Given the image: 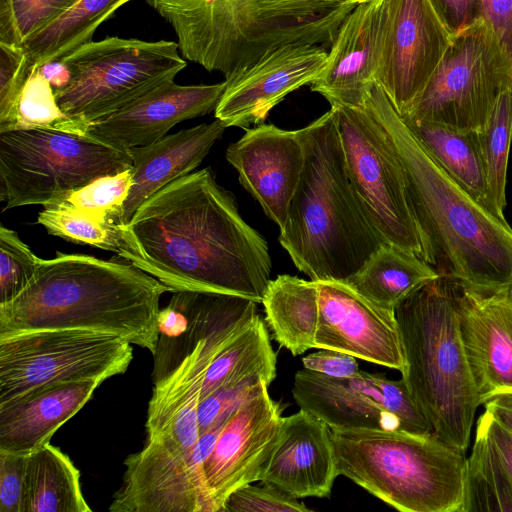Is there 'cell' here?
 Instances as JSON below:
<instances>
[{
    "instance_id": "1",
    "label": "cell",
    "mask_w": 512,
    "mask_h": 512,
    "mask_svg": "<svg viewBox=\"0 0 512 512\" xmlns=\"http://www.w3.org/2000/svg\"><path fill=\"white\" fill-rule=\"evenodd\" d=\"M120 230L118 256L172 292H217L262 302L271 280L267 242L244 221L211 168L159 189Z\"/></svg>"
},
{
    "instance_id": "2",
    "label": "cell",
    "mask_w": 512,
    "mask_h": 512,
    "mask_svg": "<svg viewBox=\"0 0 512 512\" xmlns=\"http://www.w3.org/2000/svg\"><path fill=\"white\" fill-rule=\"evenodd\" d=\"M364 107L402 171L414 218L440 275L485 287L512 285V227L475 201L430 155L374 81Z\"/></svg>"
},
{
    "instance_id": "3",
    "label": "cell",
    "mask_w": 512,
    "mask_h": 512,
    "mask_svg": "<svg viewBox=\"0 0 512 512\" xmlns=\"http://www.w3.org/2000/svg\"><path fill=\"white\" fill-rule=\"evenodd\" d=\"M172 290L126 261L57 252L40 259L28 285L0 305V340L53 329L116 335L154 353L159 301Z\"/></svg>"
},
{
    "instance_id": "4",
    "label": "cell",
    "mask_w": 512,
    "mask_h": 512,
    "mask_svg": "<svg viewBox=\"0 0 512 512\" xmlns=\"http://www.w3.org/2000/svg\"><path fill=\"white\" fill-rule=\"evenodd\" d=\"M305 160L279 242L313 281H346L383 243L347 173L333 110L297 130Z\"/></svg>"
},
{
    "instance_id": "5",
    "label": "cell",
    "mask_w": 512,
    "mask_h": 512,
    "mask_svg": "<svg viewBox=\"0 0 512 512\" xmlns=\"http://www.w3.org/2000/svg\"><path fill=\"white\" fill-rule=\"evenodd\" d=\"M394 313L405 356L402 380L431 433L465 453L482 403L461 338L454 279L439 275Z\"/></svg>"
},
{
    "instance_id": "6",
    "label": "cell",
    "mask_w": 512,
    "mask_h": 512,
    "mask_svg": "<svg viewBox=\"0 0 512 512\" xmlns=\"http://www.w3.org/2000/svg\"><path fill=\"white\" fill-rule=\"evenodd\" d=\"M342 475L402 512H464L465 453L431 433L331 430Z\"/></svg>"
},
{
    "instance_id": "7",
    "label": "cell",
    "mask_w": 512,
    "mask_h": 512,
    "mask_svg": "<svg viewBox=\"0 0 512 512\" xmlns=\"http://www.w3.org/2000/svg\"><path fill=\"white\" fill-rule=\"evenodd\" d=\"M129 150H119L85 136L46 129L0 133L2 211L43 207L95 179L131 169Z\"/></svg>"
},
{
    "instance_id": "8",
    "label": "cell",
    "mask_w": 512,
    "mask_h": 512,
    "mask_svg": "<svg viewBox=\"0 0 512 512\" xmlns=\"http://www.w3.org/2000/svg\"><path fill=\"white\" fill-rule=\"evenodd\" d=\"M173 41L107 37L91 41L63 58L67 83L55 90L60 108L90 123L120 110L186 67Z\"/></svg>"
},
{
    "instance_id": "9",
    "label": "cell",
    "mask_w": 512,
    "mask_h": 512,
    "mask_svg": "<svg viewBox=\"0 0 512 512\" xmlns=\"http://www.w3.org/2000/svg\"><path fill=\"white\" fill-rule=\"evenodd\" d=\"M512 86V66L483 19L450 44L404 121L482 132L499 94Z\"/></svg>"
},
{
    "instance_id": "10",
    "label": "cell",
    "mask_w": 512,
    "mask_h": 512,
    "mask_svg": "<svg viewBox=\"0 0 512 512\" xmlns=\"http://www.w3.org/2000/svg\"><path fill=\"white\" fill-rule=\"evenodd\" d=\"M347 173L366 213L387 243L435 268L433 252L412 213L400 165L364 107L332 105Z\"/></svg>"
},
{
    "instance_id": "11",
    "label": "cell",
    "mask_w": 512,
    "mask_h": 512,
    "mask_svg": "<svg viewBox=\"0 0 512 512\" xmlns=\"http://www.w3.org/2000/svg\"><path fill=\"white\" fill-rule=\"evenodd\" d=\"M132 344L116 335L82 329L41 330L0 340V403L56 382L123 374Z\"/></svg>"
},
{
    "instance_id": "12",
    "label": "cell",
    "mask_w": 512,
    "mask_h": 512,
    "mask_svg": "<svg viewBox=\"0 0 512 512\" xmlns=\"http://www.w3.org/2000/svg\"><path fill=\"white\" fill-rule=\"evenodd\" d=\"M225 421L201 434L189 451L146 439L140 451L125 459L123 482L109 511L214 512L203 465Z\"/></svg>"
},
{
    "instance_id": "13",
    "label": "cell",
    "mask_w": 512,
    "mask_h": 512,
    "mask_svg": "<svg viewBox=\"0 0 512 512\" xmlns=\"http://www.w3.org/2000/svg\"><path fill=\"white\" fill-rule=\"evenodd\" d=\"M451 35L429 0H384L375 81L403 116L424 90Z\"/></svg>"
},
{
    "instance_id": "14",
    "label": "cell",
    "mask_w": 512,
    "mask_h": 512,
    "mask_svg": "<svg viewBox=\"0 0 512 512\" xmlns=\"http://www.w3.org/2000/svg\"><path fill=\"white\" fill-rule=\"evenodd\" d=\"M327 60V48L318 44L290 42L265 50L226 78L216 119L226 127L262 124L289 93L311 84Z\"/></svg>"
},
{
    "instance_id": "15",
    "label": "cell",
    "mask_w": 512,
    "mask_h": 512,
    "mask_svg": "<svg viewBox=\"0 0 512 512\" xmlns=\"http://www.w3.org/2000/svg\"><path fill=\"white\" fill-rule=\"evenodd\" d=\"M319 315L314 344L403 371L405 356L393 311L383 309L345 281H316Z\"/></svg>"
},
{
    "instance_id": "16",
    "label": "cell",
    "mask_w": 512,
    "mask_h": 512,
    "mask_svg": "<svg viewBox=\"0 0 512 512\" xmlns=\"http://www.w3.org/2000/svg\"><path fill=\"white\" fill-rule=\"evenodd\" d=\"M265 385L225 421L203 470L214 512H222L229 495L259 480L279 437L280 406Z\"/></svg>"
},
{
    "instance_id": "17",
    "label": "cell",
    "mask_w": 512,
    "mask_h": 512,
    "mask_svg": "<svg viewBox=\"0 0 512 512\" xmlns=\"http://www.w3.org/2000/svg\"><path fill=\"white\" fill-rule=\"evenodd\" d=\"M454 281L461 338L484 404L512 393V291Z\"/></svg>"
},
{
    "instance_id": "18",
    "label": "cell",
    "mask_w": 512,
    "mask_h": 512,
    "mask_svg": "<svg viewBox=\"0 0 512 512\" xmlns=\"http://www.w3.org/2000/svg\"><path fill=\"white\" fill-rule=\"evenodd\" d=\"M368 0H232L239 45L236 69L290 42L331 46L345 18Z\"/></svg>"
},
{
    "instance_id": "19",
    "label": "cell",
    "mask_w": 512,
    "mask_h": 512,
    "mask_svg": "<svg viewBox=\"0 0 512 512\" xmlns=\"http://www.w3.org/2000/svg\"><path fill=\"white\" fill-rule=\"evenodd\" d=\"M225 88L226 81L200 85L168 81L120 110L90 122L85 137L119 150L151 144L176 124L215 110Z\"/></svg>"
},
{
    "instance_id": "20",
    "label": "cell",
    "mask_w": 512,
    "mask_h": 512,
    "mask_svg": "<svg viewBox=\"0 0 512 512\" xmlns=\"http://www.w3.org/2000/svg\"><path fill=\"white\" fill-rule=\"evenodd\" d=\"M226 159L237 170L240 184L282 228L304 167L298 131L259 124L228 146Z\"/></svg>"
},
{
    "instance_id": "21",
    "label": "cell",
    "mask_w": 512,
    "mask_h": 512,
    "mask_svg": "<svg viewBox=\"0 0 512 512\" xmlns=\"http://www.w3.org/2000/svg\"><path fill=\"white\" fill-rule=\"evenodd\" d=\"M338 476L329 426L303 409L283 417L278 440L258 481L298 499L324 498Z\"/></svg>"
},
{
    "instance_id": "22",
    "label": "cell",
    "mask_w": 512,
    "mask_h": 512,
    "mask_svg": "<svg viewBox=\"0 0 512 512\" xmlns=\"http://www.w3.org/2000/svg\"><path fill=\"white\" fill-rule=\"evenodd\" d=\"M384 0L359 4L343 21L311 90L332 105L362 107L377 69Z\"/></svg>"
},
{
    "instance_id": "23",
    "label": "cell",
    "mask_w": 512,
    "mask_h": 512,
    "mask_svg": "<svg viewBox=\"0 0 512 512\" xmlns=\"http://www.w3.org/2000/svg\"><path fill=\"white\" fill-rule=\"evenodd\" d=\"M221 349L217 341L199 340L175 369L154 383L147 411V440L182 452L195 446L200 437L198 407L203 383Z\"/></svg>"
},
{
    "instance_id": "24",
    "label": "cell",
    "mask_w": 512,
    "mask_h": 512,
    "mask_svg": "<svg viewBox=\"0 0 512 512\" xmlns=\"http://www.w3.org/2000/svg\"><path fill=\"white\" fill-rule=\"evenodd\" d=\"M102 383L87 379L45 384L0 403V452L27 455L49 443Z\"/></svg>"
},
{
    "instance_id": "25",
    "label": "cell",
    "mask_w": 512,
    "mask_h": 512,
    "mask_svg": "<svg viewBox=\"0 0 512 512\" xmlns=\"http://www.w3.org/2000/svg\"><path fill=\"white\" fill-rule=\"evenodd\" d=\"M292 396L300 409L317 416L331 430L401 429L365 371L351 378H334L303 368L294 376Z\"/></svg>"
},
{
    "instance_id": "26",
    "label": "cell",
    "mask_w": 512,
    "mask_h": 512,
    "mask_svg": "<svg viewBox=\"0 0 512 512\" xmlns=\"http://www.w3.org/2000/svg\"><path fill=\"white\" fill-rule=\"evenodd\" d=\"M173 28L182 55L229 77L236 68L239 35L232 0H145Z\"/></svg>"
},
{
    "instance_id": "27",
    "label": "cell",
    "mask_w": 512,
    "mask_h": 512,
    "mask_svg": "<svg viewBox=\"0 0 512 512\" xmlns=\"http://www.w3.org/2000/svg\"><path fill=\"white\" fill-rule=\"evenodd\" d=\"M226 128L215 119L129 149L133 160L132 185L122 207V225L128 223L137 208L159 189L193 172Z\"/></svg>"
},
{
    "instance_id": "28",
    "label": "cell",
    "mask_w": 512,
    "mask_h": 512,
    "mask_svg": "<svg viewBox=\"0 0 512 512\" xmlns=\"http://www.w3.org/2000/svg\"><path fill=\"white\" fill-rule=\"evenodd\" d=\"M404 122L435 161L475 201L499 217L490 196L480 132L426 121Z\"/></svg>"
},
{
    "instance_id": "29",
    "label": "cell",
    "mask_w": 512,
    "mask_h": 512,
    "mask_svg": "<svg viewBox=\"0 0 512 512\" xmlns=\"http://www.w3.org/2000/svg\"><path fill=\"white\" fill-rule=\"evenodd\" d=\"M261 303L266 324L280 346L294 356L315 348L319 315L316 281L279 275L270 280Z\"/></svg>"
},
{
    "instance_id": "30",
    "label": "cell",
    "mask_w": 512,
    "mask_h": 512,
    "mask_svg": "<svg viewBox=\"0 0 512 512\" xmlns=\"http://www.w3.org/2000/svg\"><path fill=\"white\" fill-rule=\"evenodd\" d=\"M439 275L414 253L383 243L345 282L375 305L394 312L411 294Z\"/></svg>"
},
{
    "instance_id": "31",
    "label": "cell",
    "mask_w": 512,
    "mask_h": 512,
    "mask_svg": "<svg viewBox=\"0 0 512 512\" xmlns=\"http://www.w3.org/2000/svg\"><path fill=\"white\" fill-rule=\"evenodd\" d=\"M80 472L60 449L49 443L25 458L21 512H90Z\"/></svg>"
},
{
    "instance_id": "32",
    "label": "cell",
    "mask_w": 512,
    "mask_h": 512,
    "mask_svg": "<svg viewBox=\"0 0 512 512\" xmlns=\"http://www.w3.org/2000/svg\"><path fill=\"white\" fill-rule=\"evenodd\" d=\"M276 365L267 327L257 314L211 362L200 400L219 388L248 380L262 379L270 385L276 377Z\"/></svg>"
},
{
    "instance_id": "33",
    "label": "cell",
    "mask_w": 512,
    "mask_h": 512,
    "mask_svg": "<svg viewBox=\"0 0 512 512\" xmlns=\"http://www.w3.org/2000/svg\"><path fill=\"white\" fill-rule=\"evenodd\" d=\"M130 1L79 0L50 26L23 43L31 71L93 41L96 29Z\"/></svg>"
},
{
    "instance_id": "34",
    "label": "cell",
    "mask_w": 512,
    "mask_h": 512,
    "mask_svg": "<svg viewBox=\"0 0 512 512\" xmlns=\"http://www.w3.org/2000/svg\"><path fill=\"white\" fill-rule=\"evenodd\" d=\"M464 512H512V483L478 420L472 453L467 458Z\"/></svg>"
},
{
    "instance_id": "35",
    "label": "cell",
    "mask_w": 512,
    "mask_h": 512,
    "mask_svg": "<svg viewBox=\"0 0 512 512\" xmlns=\"http://www.w3.org/2000/svg\"><path fill=\"white\" fill-rule=\"evenodd\" d=\"M480 136L490 196L498 216L506 219L507 170L512 142V86L499 94Z\"/></svg>"
},
{
    "instance_id": "36",
    "label": "cell",
    "mask_w": 512,
    "mask_h": 512,
    "mask_svg": "<svg viewBox=\"0 0 512 512\" xmlns=\"http://www.w3.org/2000/svg\"><path fill=\"white\" fill-rule=\"evenodd\" d=\"M37 223L49 234L75 244L97 247L117 255L122 247L120 224L63 204L45 206L38 215Z\"/></svg>"
},
{
    "instance_id": "37",
    "label": "cell",
    "mask_w": 512,
    "mask_h": 512,
    "mask_svg": "<svg viewBox=\"0 0 512 512\" xmlns=\"http://www.w3.org/2000/svg\"><path fill=\"white\" fill-rule=\"evenodd\" d=\"M88 123L60 108L55 92L39 68L31 71L20 95L15 129H46L85 136Z\"/></svg>"
},
{
    "instance_id": "38",
    "label": "cell",
    "mask_w": 512,
    "mask_h": 512,
    "mask_svg": "<svg viewBox=\"0 0 512 512\" xmlns=\"http://www.w3.org/2000/svg\"><path fill=\"white\" fill-rule=\"evenodd\" d=\"M79 0H0V43L22 46Z\"/></svg>"
},
{
    "instance_id": "39",
    "label": "cell",
    "mask_w": 512,
    "mask_h": 512,
    "mask_svg": "<svg viewBox=\"0 0 512 512\" xmlns=\"http://www.w3.org/2000/svg\"><path fill=\"white\" fill-rule=\"evenodd\" d=\"M131 185L132 168L117 174L99 177L79 189L64 194L53 203L63 204L92 215L107 217L122 225V207Z\"/></svg>"
},
{
    "instance_id": "40",
    "label": "cell",
    "mask_w": 512,
    "mask_h": 512,
    "mask_svg": "<svg viewBox=\"0 0 512 512\" xmlns=\"http://www.w3.org/2000/svg\"><path fill=\"white\" fill-rule=\"evenodd\" d=\"M40 261L17 232L0 226V305L28 285Z\"/></svg>"
},
{
    "instance_id": "41",
    "label": "cell",
    "mask_w": 512,
    "mask_h": 512,
    "mask_svg": "<svg viewBox=\"0 0 512 512\" xmlns=\"http://www.w3.org/2000/svg\"><path fill=\"white\" fill-rule=\"evenodd\" d=\"M30 73L23 47L0 43V133L13 129L20 95Z\"/></svg>"
},
{
    "instance_id": "42",
    "label": "cell",
    "mask_w": 512,
    "mask_h": 512,
    "mask_svg": "<svg viewBox=\"0 0 512 512\" xmlns=\"http://www.w3.org/2000/svg\"><path fill=\"white\" fill-rule=\"evenodd\" d=\"M246 484L227 498L222 512H309L310 508L280 488L260 482Z\"/></svg>"
},
{
    "instance_id": "43",
    "label": "cell",
    "mask_w": 512,
    "mask_h": 512,
    "mask_svg": "<svg viewBox=\"0 0 512 512\" xmlns=\"http://www.w3.org/2000/svg\"><path fill=\"white\" fill-rule=\"evenodd\" d=\"M267 382L253 379L222 387L200 400L198 423L200 435L225 421L242 403L257 394Z\"/></svg>"
},
{
    "instance_id": "44",
    "label": "cell",
    "mask_w": 512,
    "mask_h": 512,
    "mask_svg": "<svg viewBox=\"0 0 512 512\" xmlns=\"http://www.w3.org/2000/svg\"><path fill=\"white\" fill-rule=\"evenodd\" d=\"M370 378L380 389L385 410L399 421L402 430L419 434L431 433L427 420L402 378L391 380L384 375L371 373Z\"/></svg>"
},
{
    "instance_id": "45",
    "label": "cell",
    "mask_w": 512,
    "mask_h": 512,
    "mask_svg": "<svg viewBox=\"0 0 512 512\" xmlns=\"http://www.w3.org/2000/svg\"><path fill=\"white\" fill-rule=\"evenodd\" d=\"M25 458L0 452V512H21Z\"/></svg>"
},
{
    "instance_id": "46",
    "label": "cell",
    "mask_w": 512,
    "mask_h": 512,
    "mask_svg": "<svg viewBox=\"0 0 512 512\" xmlns=\"http://www.w3.org/2000/svg\"><path fill=\"white\" fill-rule=\"evenodd\" d=\"M429 1L451 36L482 19L480 0Z\"/></svg>"
},
{
    "instance_id": "47",
    "label": "cell",
    "mask_w": 512,
    "mask_h": 512,
    "mask_svg": "<svg viewBox=\"0 0 512 512\" xmlns=\"http://www.w3.org/2000/svg\"><path fill=\"white\" fill-rule=\"evenodd\" d=\"M481 18L512 66V0H480Z\"/></svg>"
},
{
    "instance_id": "48",
    "label": "cell",
    "mask_w": 512,
    "mask_h": 512,
    "mask_svg": "<svg viewBox=\"0 0 512 512\" xmlns=\"http://www.w3.org/2000/svg\"><path fill=\"white\" fill-rule=\"evenodd\" d=\"M358 358L332 349H321L302 359L305 369L334 378H351L359 373Z\"/></svg>"
},
{
    "instance_id": "49",
    "label": "cell",
    "mask_w": 512,
    "mask_h": 512,
    "mask_svg": "<svg viewBox=\"0 0 512 512\" xmlns=\"http://www.w3.org/2000/svg\"><path fill=\"white\" fill-rule=\"evenodd\" d=\"M478 421L484 426L512 483V430L498 422L486 410L478 418Z\"/></svg>"
},
{
    "instance_id": "50",
    "label": "cell",
    "mask_w": 512,
    "mask_h": 512,
    "mask_svg": "<svg viewBox=\"0 0 512 512\" xmlns=\"http://www.w3.org/2000/svg\"><path fill=\"white\" fill-rule=\"evenodd\" d=\"M483 405L498 422L512 430V393L495 395Z\"/></svg>"
},
{
    "instance_id": "51",
    "label": "cell",
    "mask_w": 512,
    "mask_h": 512,
    "mask_svg": "<svg viewBox=\"0 0 512 512\" xmlns=\"http://www.w3.org/2000/svg\"><path fill=\"white\" fill-rule=\"evenodd\" d=\"M509 287H510V289H511V291H512V285H511V286H509Z\"/></svg>"
}]
</instances>
